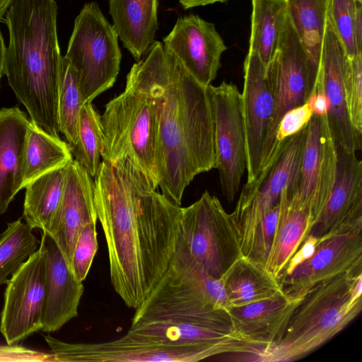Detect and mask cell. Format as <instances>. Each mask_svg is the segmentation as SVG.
<instances>
[{
	"mask_svg": "<svg viewBox=\"0 0 362 362\" xmlns=\"http://www.w3.org/2000/svg\"><path fill=\"white\" fill-rule=\"evenodd\" d=\"M338 155L334 187L309 233L318 238L362 218V161L356 153L339 148Z\"/></svg>",
	"mask_w": 362,
	"mask_h": 362,
	"instance_id": "cell-22",
	"label": "cell"
},
{
	"mask_svg": "<svg viewBox=\"0 0 362 362\" xmlns=\"http://www.w3.org/2000/svg\"><path fill=\"white\" fill-rule=\"evenodd\" d=\"M132 69L153 103L156 168L162 194L180 205L186 187L216 167L214 117L209 89L159 41Z\"/></svg>",
	"mask_w": 362,
	"mask_h": 362,
	"instance_id": "cell-2",
	"label": "cell"
},
{
	"mask_svg": "<svg viewBox=\"0 0 362 362\" xmlns=\"http://www.w3.org/2000/svg\"><path fill=\"white\" fill-rule=\"evenodd\" d=\"M128 331L160 341L202 346H223L245 360L262 350L233 329L223 309L179 313L132 321Z\"/></svg>",
	"mask_w": 362,
	"mask_h": 362,
	"instance_id": "cell-11",
	"label": "cell"
},
{
	"mask_svg": "<svg viewBox=\"0 0 362 362\" xmlns=\"http://www.w3.org/2000/svg\"><path fill=\"white\" fill-rule=\"evenodd\" d=\"M286 16V0H252L248 52L257 54L265 68L278 47Z\"/></svg>",
	"mask_w": 362,
	"mask_h": 362,
	"instance_id": "cell-30",
	"label": "cell"
},
{
	"mask_svg": "<svg viewBox=\"0 0 362 362\" xmlns=\"http://www.w3.org/2000/svg\"><path fill=\"white\" fill-rule=\"evenodd\" d=\"M94 205L112 285L127 306L136 308L169 265L182 207L156 191L140 192L105 160L94 178Z\"/></svg>",
	"mask_w": 362,
	"mask_h": 362,
	"instance_id": "cell-1",
	"label": "cell"
},
{
	"mask_svg": "<svg viewBox=\"0 0 362 362\" xmlns=\"http://www.w3.org/2000/svg\"><path fill=\"white\" fill-rule=\"evenodd\" d=\"M318 240V238L313 235H308L298 249L292 255L278 279L281 276L289 274L298 265L310 258L314 252Z\"/></svg>",
	"mask_w": 362,
	"mask_h": 362,
	"instance_id": "cell-41",
	"label": "cell"
},
{
	"mask_svg": "<svg viewBox=\"0 0 362 362\" xmlns=\"http://www.w3.org/2000/svg\"><path fill=\"white\" fill-rule=\"evenodd\" d=\"M163 45L201 84L216 78L221 58L227 47L214 23L197 15L178 18Z\"/></svg>",
	"mask_w": 362,
	"mask_h": 362,
	"instance_id": "cell-18",
	"label": "cell"
},
{
	"mask_svg": "<svg viewBox=\"0 0 362 362\" xmlns=\"http://www.w3.org/2000/svg\"><path fill=\"white\" fill-rule=\"evenodd\" d=\"M64 57L77 74L86 103L114 85L122 59L118 35L95 2L84 4L76 18Z\"/></svg>",
	"mask_w": 362,
	"mask_h": 362,
	"instance_id": "cell-8",
	"label": "cell"
},
{
	"mask_svg": "<svg viewBox=\"0 0 362 362\" xmlns=\"http://www.w3.org/2000/svg\"><path fill=\"white\" fill-rule=\"evenodd\" d=\"M72 160L73 156L66 142L51 136L30 122L25 150L23 188L40 175L65 165Z\"/></svg>",
	"mask_w": 362,
	"mask_h": 362,
	"instance_id": "cell-29",
	"label": "cell"
},
{
	"mask_svg": "<svg viewBox=\"0 0 362 362\" xmlns=\"http://www.w3.org/2000/svg\"><path fill=\"white\" fill-rule=\"evenodd\" d=\"M214 117L216 167L223 196L232 203L246 168L241 93L232 83L209 86Z\"/></svg>",
	"mask_w": 362,
	"mask_h": 362,
	"instance_id": "cell-13",
	"label": "cell"
},
{
	"mask_svg": "<svg viewBox=\"0 0 362 362\" xmlns=\"http://www.w3.org/2000/svg\"><path fill=\"white\" fill-rule=\"evenodd\" d=\"M313 113L307 103L286 112L279 121L276 134V148L281 154L287 141L303 130Z\"/></svg>",
	"mask_w": 362,
	"mask_h": 362,
	"instance_id": "cell-39",
	"label": "cell"
},
{
	"mask_svg": "<svg viewBox=\"0 0 362 362\" xmlns=\"http://www.w3.org/2000/svg\"><path fill=\"white\" fill-rule=\"evenodd\" d=\"M301 300L293 299L281 291L262 300L231 307L228 312L234 331L262 351L281 338Z\"/></svg>",
	"mask_w": 362,
	"mask_h": 362,
	"instance_id": "cell-23",
	"label": "cell"
},
{
	"mask_svg": "<svg viewBox=\"0 0 362 362\" xmlns=\"http://www.w3.org/2000/svg\"><path fill=\"white\" fill-rule=\"evenodd\" d=\"M53 362H194L232 351L223 346H202L163 342L127 331L99 343H69L44 337Z\"/></svg>",
	"mask_w": 362,
	"mask_h": 362,
	"instance_id": "cell-9",
	"label": "cell"
},
{
	"mask_svg": "<svg viewBox=\"0 0 362 362\" xmlns=\"http://www.w3.org/2000/svg\"><path fill=\"white\" fill-rule=\"evenodd\" d=\"M0 362H53V356L51 353L7 344L0 345Z\"/></svg>",
	"mask_w": 362,
	"mask_h": 362,
	"instance_id": "cell-40",
	"label": "cell"
},
{
	"mask_svg": "<svg viewBox=\"0 0 362 362\" xmlns=\"http://www.w3.org/2000/svg\"><path fill=\"white\" fill-rule=\"evenodd\" d=\"M6 48L4 38L0 31V81L2 76L4 74Z\"/></svg>",
	"mask_w": 362,
	"mask_h": 362,
	"instance_id": "cell-44",
	"label": "cell"
},
{
	"mask_svg": "<svg viewBox=\"0 0 362 362\" xmlns=\"http://www.w3.org/2000/svg\"><path fill=\"white\" fill-rule=\"evenodd\" d=\"M281 200L264 215L254 233L247 257L264 265L269 255L281 211Z\"/></svg>",
	"mask_w": 362,
	"mask_h": 362,
	"instance_id": "cell-38",
	"label": "cell"
},
{
	"mask_svg": "<svg viewBox=\"0 0 362 362\" xmlns=\"http://www.w3.org/2000/svg\"><path fill=\"white\" fill-rule=\"evenodd\" d=\"M362 266V218L321 236L310 258L278 279L282 291L302 299L320 282Z\"/></svg>",
	"mask_w": 362,
	"mask_h": 362,
	"instance_id": "cell-12",
	"label": "cell"
},
{
	"mask_svg": "<svg viewBox=\"0 0 362 362\" xmlns=\"http://www.w3.org/2000/svg\"><path fill=\"white\" fill-rule=\"evenodd\" d=\"M93 221H98L94 205V181L73 159L68 165L64 190L52 235L69 267L81 230Z\"/></svg>",
	"mask_w": 362,
	"mask_h": 362,
	"instance_id": "cell-21",
	"label": "cell"
},
{
	"mask_svg": "<svg viewBox=\"0 0 362 362\" xmlns=\"http://www.w3.org/2000/svg\"><path fill=\"white\" fill-rule=\"evenodd\" d=\"M40 244L45 248V297L42 331L53 332L78 315L83 293V282L75 277L55 240L42 232Z\"/></svg>",
	"mask_w": 362,
	"mask_h": 362,
	"instance_id": "cell-20",
	"label": "cell"
},
{
	"mask_svg": "<svg viewBox=\"0 0 362 362\" xmlns=\"http://www.w3.org/2000/svg\"><path fill=\"white\" fill-rule=\"evenodd\" d=\"M85 103L77 74L63 57L59 87L58 123L59 132L65 136L70 148L77 141L79 117Z\"/></svg>",
	"mask_w": 362,
	"mask_h": 362,
	"instance_id": "cell-34",
	"label": "cell"
},
{
	"mask_svg": "<svg viewBox=\"0 0 362 362\" xmlns=\"http://www.w3.org/2000/svg\"><path fill=\"white\" fill-rule=\"evenodd\" d=\"M313 115L317 116L327 115L329 103L320 85L315 83L306 101Z\"/></svg>",
	"mask_w": 362,
	"mask_h": 362,
	"instance_id": "cell-42",
	"label": "cell"
},
{
	"mask_svg": "<svg viewBox=\"0 0 362 362\" xmlns=\"http://www.w3.org/2000/svg\"><path fill=\"white\" fill-rule=\"evenodd\" d=\"M344 86L350 122L362 134V54L347 58Z\"/></svg>",
	"mask_w": 362,
	"mask_h": 362,
	"instance_id": "cell-36",
	"label": "cell"
},
{
	"mask_svg": "<svg viewBox=\"0 0 362 362\" xmlns=\"http://www.w3.org/2000/svg\"><path fill=\"white\" fill-rule=\"evenodd\" d=\"M362 266L320 282L303 296L281 338L253 361H296L341 332L362 309Z\"/></svg>",
	"mask_w": 362,
	"mask_h": 362,
	"instance_id": "cell-5",
	"label": "cell"
},
{
	"mask_svg": "<svg viewBox=\"0 0 362 362\" xmlns=\"http://www.w3.org/2000/svg\"><path fill=\"white\" fill-rule=\"evenodd\" d=\"M305 127L286 143L278 160L260 185L243 189L231 214L241 239L243 256L250 252L254 233L264 215L279 201L286 188L292 196L298 186Z\"/></svg>",
	"mask_w": 362,
	"mask_h": 362,
	"instance_id": "cell-15",
	"label": "cell"
},
{
	"mask_svg": "<svg viewBox=\"0 0 362 362\" xmlns=\"http://www.w3.org/2000/svg\"><path fill=\"white\" fill-rule=\"evenodd\" d=\"M14 0H0V21L4 18Z\"/></svg>",
	"mask_w": 362,
	"mask_h": 362,
	"instance_id": "cell-45",
	"label": "cell"
},
{
	"mask_svg": "<svg viewBox=\"0 0 362 362\" xmlns=\"http://www.w3.org/2000/svg\"><path fill=\"white\" fill-rule=\"evenodd\" d=\"M158 6V0H109L115 30L136 61L155 41Z\"/></svg>",
	"mask_w": 362,
	"mask_h": 362,
	"instance_id": "cell-25",
	"label": "cell"
},
{
	"mask_svg": "<svg viewBox=\"0 0 362 362\" xmlns=\"http://www.w3.org/2000/svg\"><path fill=\"white\" fill-rule=\"evenodd\" d=\"M287 13L310 59L319 68L329 0H286Z\"/></svg>",
	"mask_w": 362,
	"mask_h": 362,
	"instance_id": "cell-31",
	"label": "cell"
},
{
	"mask_svg": "<svg viewBox=\"0 0 362 362\" xmlns=\"http://www.w3.org/2000/svg\"><path fill=\"white\" fill-rule=\"evenodd\" d=\"M96 222L88 223L81 230L72 254L70 267L81 282L86 279L98 248Z\"/></svg>",
	"mask_w": 362,
	"mask_h": 362,
	"instance_id": "cell-37",
	"label": "cell"
},
{
	"mask_svg": "<svg viewBox=\"0 0 362 362\" xmlns=\"http://www.w3.org/2000/svg\"><path fill=\"white\" fill-rule=\"evenodd\" d=\"M103 148L101 116L91 102L85 103L81 110L77 141L70 150L75 160L93 179L103 161Z\"/></svg>",
	"mask_w": 362,
	"mask_h": 362,
	"instance_id": "cell-32",
	"label": "cell"
},
{
	"mask_svg": "<svg viewBox=\"0 0 362 362\" xmlns=\"http://www.w3.org/2000/svg\"><path fill=\"white\" fill-rule=\"evenodd\" d=\"M45 267V248L40 244L6 281L0 332L8 344H18L42 329Z\"/></svg>",
	"mask_w": 362,
	"mask_h": 362,
	"instance_id": "cell-14",
	"label": "cell"
},
{
	"mask_svg": "<svg viewBox=\"0 0 362 362\" xmlns=\"http://www.w3.org/2000/svg\"><path fill=\"white\" fill-rule=\"evenodd\" d=\"M69 163L40 175L25 187L23 217L33 229L52 235Z\"/></svg>",
	"mask_w": 362,
	"mask_h": 362,
	"instance_id": "cell-27",
	"label": "cell"
},
{
	"mask_svg": "<svg viewBox=\"0 0 362 362\" xmlns=\"http://www.w3.org/2000/svg\"><path fill=\"white\" fill-rule=\"evenodd\" d=\"M347 58L327 13L315 83L329 100L327 117L338 148L356 153L361 149L362 134L352 127L346 108L344 74Z\"/></svg>",
	"mask_w": 362,
	"mask_h": 362,
	"instance_id": "cell-19",
	"label": "cell"
},
{
	"mask_svg": "<svg viewBox=\"0 0 362 362\" xmlns=\"http://www.w3.org/2000/svg\"><path fill=\"white\" fill-rule=\"evenodd\" d=\"M328 14L346 56L362 54V0H329Z\"/></svg>",
	"mask_w": 362,
	"mask_h": 362,
	"instance_id": "cell-35",
	"label": "cell"
},
{
	"mask_svg": "<svg viewBox=\"0 0 362 362\" xmlns=\"http://www.w3.org/2000/svg\"><path fill=\"white\" fill-rule=\"evenodd\" d=\"M318 71L287 14L278 47L266 68L274 108L264 142L259 174L254 187L263 182L281 155L276 148V134L280 119L288 110L306 103Z\"/></svg>",
	"mask_w": 362,
	"mask_h": 362,
	"instance_id": "cell-7",
	"label": "cell"
},
{
	"mask_svg": "<svg viewBox=\"0 0 362 362\" xmlns=\"http://www.w3.org/2000/svg\"><path fill=\"white\" fill-rule=\"evenodd\" d=\"M33 230L19 218L8 223L0 235V285L38 249L40 241Z\"/></svg>",
	"mask_w": 362,
	"mask_h": 362,
	"instance_id": "cell-33",
	"label": "cell"
},
{
	"mask_svg": "<svg viewBox=\"0 0 362 362\" xmlns=\"http://www.w3.org/2000/svg\"><path fill=\"white\" fill-rule=\"evenodd\" d=\"M241 98L247 161V182L244 188H250L259 174L264 142L274 108L266 68L254 52H248L245 59Z\"/></svg>",
	"mask_w": 362,
	"mask_h": 362,
	"instance_id": "cell-17",
	"label": "cell"
},
{
	"mask_svg": "<svg viewBox=\"0 0 362 362\" xmlns=\"http://www.w3.org/2000/svg\"><path fill=\"white\" fill-rule=\"evenodd\" d=\"M174 252L188 257L216 279L243 256L233 217L216 197L206 191L195 202L182 207Z\"/></svg>",
	"mask_w": 362,
	"mask_h": 362,
	"instance_id": "cell-6",
	"label": "cell"
},
{
	"mask_svg": "<svg viewBox=\"0 0 362 362\" xmlns=\"http://www.w3.org/2000/svg\"><path fill=\"white\" fill-rule=\"evenodd\" d=\"M30 121L18 107L0 110V215L23 188L25 150Z\"/></svg>",
	"mask_w": 362,
	"mask_h": 362,
	"instance_id": "cell-24",
	"label": "cell"
},
{
	"mask_svg": "<svg viewBox=\"0 0 362 362\" xmlns=\"http://www.w3.org/2000/svg\"><path fill=\"white\" fill-rule=\"evenodd\" d=\"M231 307L262 300L282 291L279 279L263 264L243 256L220 279Z\"/></svg>",
	"mask_w": 362,
	"mask_h": 362,
	"instance_id": "cell-28",
	"label": "cell"
},
{
	"mask_svg": "<svg viewBox=\"0 0 362 362\" xmlns=\"http://www.w3.org/2000/svg\"><path fill=\"white\" fill-rule=\"evenodd\" d=\"M289 196L290 190L286 188L280 197V214L264 264L267 270L277 279L309 234L313 223L308 209Z\"/></svg>",
	"mask_w": 362,
	"mask_h": 362,
	"instance_id": "cell-26",
	"label": "cell"
},
{
	"mask_svg": "<svg viewBox=\"0 0 362 362\" xmlns=\"http://www.w3.org/2000/svg\"><path fill=\"white\" fill-rule=\"evenodd\" d=\"M55 0H14L4 18L9 41L4 74L30 121L59 137L58 98L62 57Z\"/></svg>",
	"mask_w": 362,
	"mask_h": 362,
	"instance_id": "cell-3",
	"label": "cell"
},
{
	"mask_svg": "<svg viewBox=\"0 0 362 362\" xmlns=\"http://www.w3.org/2000/svg\"><path fill=\"white\" fill-rule=\"evenodd\" d=\"M338 158V148L327 115H313L305 127L298 186L291 196L308 209L313 222L334 187Z\"/></svg>",
	"mask_w": 362,
	"mask_h": 362,
	"instance_id": "cell-16",
	"label": "cell"
},
{
	"mask_svg": "<svg viewBox=\"0 0 362 362\" xmlns=\"http://www.w3.org/2000/svg\"><path fill=\"white\" fill-rule=\"evenodd\" d=\"M101 123L103 160L140 192L156 191V115L148 92L132 69L124 90L106 104Z\"/></svg>",
	"mask_w": 362,
	"mask_h": 362,
	"instance_id": "cell-4",
	"label": "cell"
},
{
	"mask_svg": "<svg viewBox=\"0 0 362 362\" xmlns=\"http://www.w3.org/2000/svg\"><path fill=\"white\" fill-rule=\"evenodd\" d=\"M228 0H178L185 9H189L200 6H206L217 2L223 3Z\"/></svg>",
	"mask_w": 362,
	"mask_h": 362,
	"instance_id": "cell-43",
	"label": "cell"
},
{
	"mask_svg": "<svg viewBox=\"0 0 362 362\" xmlns=\"http://www.w3.org/2000/svg\"><path fill=\"white\" fill-rule=\"evenodd\" d=\"M230 305L222 281L188 257L173 252L169 265L132 321L179 313L223 309Z\"/></svg>",
	"mask_w": 362,
	"mask_h": 362,
	"instance_id": "cell-10",
	"label": "cell"
}]
</instances>
